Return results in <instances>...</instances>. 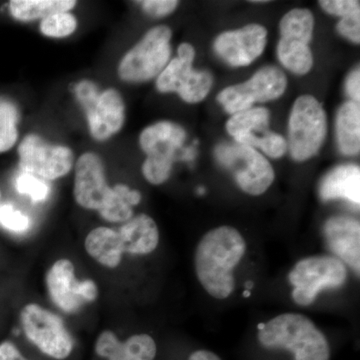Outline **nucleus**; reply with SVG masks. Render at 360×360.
Instances as JSON below:
<instances>
[{
  "instance_id": "obj_11",
  "label": "nucleus",
  "mask_w": 360,
  "mask_h": 360,
  "mask_svg": "<svg viewBox=\"0 0 360 360\" xmlns=\"http://www.w3.org/2000/svg\"><path fill=\"white\" fill-rule=\"evenodd\" d=\"M20 322L27 340L42 354L53 359L63 360L72 352V336L61 317L51 310L37 303H30L21 310Z\"/></svg>"
},
{
  "instance_id": "obj_19",
  "label": "nucleus",
  "mask_w": 360,
  "mask_h": 360,
  "mask_svg": "<svg viewBox=\"0 0 360 360\" xmlns=\"http://www.w3.org/2000/svg\"><path fill=\"white\" fill-rule=\"evenodd\" d=\"M322 200H345L359 205L360 168L354 165L333 168L322 179L319 186Z\"/></svg>"
},
{
  "instance_id": "obj_25",
  "label": "nucleus",
  "mask_w": 360,
  "mask_h": 360,
  "mask_svg": "<svg viewBox=\"0 0 360 360\" xmlns=\"http://www.w3.org/2000/svg\"><path fill=\"white\" fill-rule=\"evenodd\" d=\"M20 112L8 101L0 99V153L11 150L18 139Z\"/></svg>"
},
{
  "instance_id": "obj_40",
  "label": "nucleus",
  "mask_w": 360,
  "mask_h": 360,
  "mask_svg": "<svg viewBox=\"0 0 360 360\" xmlns=\"http://www.w3.org/2000/svg\"><path fill=\"white\" fill-rule=\"evenodd\" d=\"M0 200H1V191H0Z\"/></svg>"
},
{
  "instance_id": "obj_28",
  "label": "nucleus",
  "mask_w": 360,
  "mask_h": 360,
  "mask_svg": "<svg viewBox=\"0 0 360 360\" xmlns=\"http://www.w3.org/2000/svg\"><path fill=\"white\" fill-rule=\"evenodd\" d=\"M127 360H153L156 355V343L150 335H134L122 342Z\"/></svg>"
},
{
  "instance_id": "obj_20",
  "label": "nucleus",
  "mask_w": 360,
  "mask_h": 360,
  "mask_svg": "<svg viewBox=\"0 0 360 360\" xmlns=\"http://www.w3.org/2000/svg\"><path fill=\"white\" fill-rule=\"evenodd\" d=\"M84 248L90 257L108 269H116L124 255L118 231L110 227L98 226L90 231Z\"/></svg>"
},
{
  "instance_id": "obj_24",
  "label": "nucleus",
  "mask_w": 360,
  "mask_h": 360,
  "mask_svg": "<svg viewBox=\"0 0 360 360\" xmlns=\"http://www.w3.org/2000/svg\"><path fill=\"white\" fill-rule=\"evenodd\" d=\"M269 124V111L265 108H251L236 113L226 123V130L233 139L243 135L264 134Z\"/></svg>"
},
{
  "instance_id": "obj_34",
  "label": "nucleus",
  "mask_w": 360,
  "mask_h": 360,
  "mask_svg": "<svg viewBox=\"0 0 360 360\" xmlns=\"http://www.w3.org/2000/svg\"><path fill=\"white\" fill-rule=\"evenodd\" d=\"M137 4L141 6L144 13L151 18H160L174 13L179 2L177 0H143Z\"/></svg>"
},
{
  "instance_id": "obj_31",
  "label": "nucleus",
  "mask_w": 360,
  "mask_h": 360,
  "mask_svg": "<svg viewBox=\"0 0 360 360\" xmlns=\"http://www.w3.org/2000/svg\"><path fill=\"white\" fill-rule=\"evenodd\" d=\"M96 352L98 356L108 360H127L123 352L122 341L111 330H104L97 338Z\"/></svg>"
},
{
  "instance_id": "obj_13",
  "label": "nucleus",
  "mask_w": 360,
  "mask_h": 360,
  "mask_svg": "<svg viewBox=\"0 0 360 360\" xmlns=\"http://www.w3.org/2000/svg\"><path fill=\"white\" fill-rule=\"evenodd\" d=\"M73 198L78 206L99 212L110 200L112 186L108 184L103 158L94 151H85L75 163Z\"/></svg>"
},
{
  "instance_id": "obj_12",
  "label": "nucleus",
  "mask_w": 360,
  "mask_h": 360,
  "mask_svg": "<svg viewBox=\"0 0 360 360\" xmlns=\"http://www.w3.org/2000/svg\"><path fill=\"white\" fill-rule=\"evenodd\" d=\"M288 87V78L281 68L265 66L243 84L231 85L221 90L217 101L229 115H236L253 104L269 103L283 96Z\"/></svg>"
},
{
  "instance_id": "obj_17",
  "label": "nucleus",
  "mask_w": 360,
  "mask_h": 360,
  "mask_svg": "<svg viewBox=\"0 0 360 360\" xmlns=\"http://www.w3.org/2000/svg\"><path fill=\"white\" fill-rule=\"evenodd\" d=\"M186 136V129L179 123L162 120L142 130L139 144L148 158L174 161V156L184 146Z\"/></svg>"
},
{
  "instance_id": "obj_27",
  "label": "nucleus",
  "mask_w": 360,
  "mask_h": 360,
  "mask_svg": "<svg viewBox=\"0 0 360 360\" xmlns=\"http://www.w3.org/2000/svg\"><path fill=\"white\" fill-rule=\"evenodd\" d=\"M234 142L241 146L262 149L265 155L271 158H283L288 148V141L283 135L272 131H266L262 136L255 134L243 135L234 139Z\"/></svg>"
},
{
  "instance_id": "obj_8",
  "label": "nucleus",
  "mask_w": 360,
  "mask_h": 360,
  "mask_svg": "<svg viewBox=\"0 0 360 360\" xmlns=\"http://www.w3.org/2000/svg\"><path fill=\"white\" fill-rule=\"evenodd\" d=\"M288 278L293 286L295 302L307 307L315 302L321 291L340 288L347 283V269L338 258L317 255L298 262Z\"/></svg>"
},
{
  "instance_id": "obj_18",
  "label": "nucleus",
  "mask_w": 360,
  "mask_h": 360,
  "mask_svg": "<svg viewBox=\"0 0 360 360\" xmlns=\"http://www.w3.org/2000/svg\"><path fill=\"white\" fill-rule=\"evenodd\" d=\"M124 253L146 255L153 252L160 243V231L155 220L146 213L135 215L118 229Z\"/></svg>"
},
{
  "instance_id": "obj_9",
  "label": "nucleus",
  "mask_w": 360,
  "mask_h": 360,
  "mask_svg": "<svg viewBox=\"0 0 360 360\" xmlns=\"http://www.w3.org/2000/svg\"><path fill=\"white\" fill-rule=\"evenodd\" d=\"M279 30L277 58L281 65L295 75H307L314 66L309 47L314 30V14L309 9H292L281 18Z\"/></svg>"
},
{
  "instance_id": "obj_33",
  "label": "nucleus",
  "mask_w": 360,
  "mask_h": 360,
  "mask_svg": "<svg viewBox=\"0 0 360 360\" xmlns=\"http://www.w3.org/2000/svg\"><path fill=\"white\" fill-rule=\"evenodd\" d=\"M319 4L326 13L341 18L360 13V2L356 0H321Z\"/></svg>"
},
{
  "instance_id": "obj_23",
  "label": "nucleus",
  "mask_w": 360,
  "mask_h": 360,
  "mask_svg": "<svg viewBox=\"0 0 360 360\" xmlns=\"http://www.w3.org/2000/svg\"><path fill=\"white\" fill-rule=\"evenodd\" d=\"M142 200L141 193L123 184L112 186V193L105 205L99 210L104 220L112 224L129 221L134 215V206L139 205Z\"/></svg>"
},
{
  "instance_id": "obj_37",
  "label": "nucleus",
  "mask_w": 360,
  "mask_h": 360,
  "mask_svg": "<svg viewBox=\"0 0 360 360\" xmlns=\"http://www.w3.org/2000/svg\"><path fill=\"white\" fill-rule=\"evenodd\" d=\"M345 89H347L348 96L352 98V101H354V103H359L360 70L359 68H355V70H352V73L348 75L347 84H345Z\"/></svg>"
},
{
  "instance_id": "obj_30",
  "label": "nucleus",
  "mask_w": 360,
  "mask_h": 360,
  "mask_svg": "<svg viewBox=\"0 0 360 360\" xmlns=\"http://www.w3.org/2000/svg\"><path fill=\"white\" fill-rule=\"evenodd\" d=\"M174 160L146 156L142 163L141 172L144 179L153 186H160L172 176Z\"/></svg>"
},
{
  "instance_id": "obj_26",
  "label": "nucleus",
  "mask_w": 360,
  "mask_h": 360,
  "mask_svg": "<svg viewBox=\"0 0 360 360\" xmlns=\"http://www.w3.org/2000/svg\"><path fill=\"white\" fill-rule=\"evenodd\" d=\"M78 20L70 11H63L46 16L39 21V30L44 37L51 39L70 37L77 32Z\"/></svg>"
},
{
  "instance_id": "obj_5",
  "label": "nucleus",
  "mask_w": 360,
  "mask_h": 360,
  "mask_svg": "<svg viewBox=\"0 0 360 360\" xmlns=\"http://www.w3.org/2000/svg\"><path fill=\"white\" fill-rule=\"evenodd\" d=\"M328 132L326 113L321 103L309 94L293 103L288 123L290 155L296 161L309 160L323 146Z\"/></svg>"
},
{
  "instance_id": "obj_7",
  "label": "nucleus",
  "mask_w": 360,
  "mask_h": 360,
  "mask_svg": "<svg viewBox=\"0 0 360 360\" xmlns=\"http://www.w3.org/2000/svg\"><path fill=\"white\" fill-rule=\"evenodd\" d=\"M214 155L220 165L233 174L241 191L250 195L264 193L276 179L269 161L255 148L224 142L215 148Z\"/></svg>"
},
{
  "instance_id": "obj_4",
  "label": "nucleus",
  "mask_w": 360,
  "mask_h": 360,
  "mask_svg": "<svg viewBox=\"0 0 360 360\" xmlns=\"http://www.w3.org/2000/svg\"><path fill=\"white\" fill-rule=\"evenodd\" d=\"M172 39L169 26L151 27L120 58V79L127 84H143L158 77L172 58Z\"/></svg>"
},
{
  "instance_id": "obj_32",
  "label": "nucleus",
  "mask_w": 360,
  "mask_h": 360,
  "mask_svg": "<svg viewBox=\"0 0 360 360\" xmlns=\"http://www.w3.org/2000/svg\"><path fill=\"white\" fill-rule=\"evenodd\" d=\"M0 225L7 231L22 233L30 229V219L11 203H6L0 205Z\"/></svg>"
},
{
  "instance_id": "obj_38",
  "label": "nucleus",
  "mask_w": 360,
  "mask_h": 360,
  "mask_svg": "<svg viewBox=\"0 0 360 360\" xmlns=\"http://www.w3.org/2000/svg\"><path fill=\"white\" fill-rule=\"evenodd\" d=\"M0 360H30L25 359L20 349L11 341H4L0 345Z\"/></svg>"
},
{
  "instance_id": "obj_2",
  "label": "nucleus",
  "mask_w": 360,
  "mask_h": 360,
  "mask_svg": "<svg viewBox=\"0 0 360 360\" xmlns=\"http://www.w3.org/2000/svg\"><path fill=\"white\" fill-rule=\"evenodd\" d=\"M258 340L269 349H286L295 360H329L330 347L323 333L309 317L284 314L259 326Z\"/></svg>"
},
{
  "instance_id": "obj_36",
  "label": "nucleus",
  "mask_w": 360,
  "mask_h": 360,
  "mask_svg": "<svg viewBox=\"0 0 360 360\" xmlns=\"http://www.w3.org/2000/svg\"><path fill=\"white\" fill-rule=\"evenodd\" d=\"M78 295L84 303L96 302V298L98 297V288L96 283L91 279L80 281Z\"/></svg>"
},
{
  "instance_id": "obj_16",
  "label": "nucleus",
  "mask_w": 360,
  "mask_h": 360,
  "mask_svg": "<svg viewBox=\"0 0 360 360\" xmlns=\"http://www.w3.org/2000/svg\"><path fill=\"white\" fill-rule=\"evenodd\" d=\"M80 281L70 259L63 258L52 264L46 274V288L52 302L68 314H73L85 304L78 295Z\"/></svg>"
},
{
  "instance_id": "obj_15",
  "label": "nucleus",
  "mask_w": 360,
  "mask_h": 360,
  "mask_svg": "<svg viewBox=\"0 0 360 360\" xmlns=\"http://www.w3.org/2000/svg\"><path fill=\"white\" fill-rule=\"evenodd\" d=\"M324 236L329 250L354 272L360 271V224L347 217H333L324 224Z\"/></svg>"
},
{
  "instance_id": "obj_21",
  "label": "nucleus",
  "mask_w": 360,
  "mask_h": 360,
  "mask_svg": "<svg viewBox=\"0 0 360 360\" xmlns=\"http://www.w3.org/2000/svg\"><path fill=\"white\" fill-rule=\"evenodd\" d=\"M336 137L341 153L345 155H359L360 150L359 103H343L336 116Z\"/></svg>"
},
{
  "instance_id": "obj_10",
  "label": "nucleus",
  "mask_w": 360,
  "mask_h": 360,
  "mask_svg": "<svg viewBox=\"0 0 360 360\" xmlns=\"http://www.w3.org/2000/svg\"><path fill=\"white\" fill-rule=\"evenodd\" d=\"M18 153L21 170L45 181L63 179L75 167V155L70 146L53 143L34 132L23 137Z\"/></svg>"
},
{
  "instance_id": "obj_29",
  "label": "nucleus",
  "mask_w": 360,
  "mask_h": 360,
  "mask_svg": "<svg viewBox=\"0 0 360 360\" xmlns=\"http://www.w3.org/2000/svg\"><path fill=\"white\" fill-rule=\"evenodd\" d=\"M15 188L18 193L28 196L32 202H42L51 194V187L47 181L23 172L16 177Z\"/></svg>"
},
{
  "instance_id": "obj_35",
  "label": "nucleus",
  "mask_w": 360,
  "mask_h": 360,
  "mask_svg": "<svg viewBox=\"0 0 360 360\" xmlns=\"http://www.w3.org/2000/svg\"><path fill=\"white\" fill-rule=\"evenodd\" d=\"M338 33L354 44L360 42V13L341 18L336 25Z\"/></svg>"
},
{
  "instance_id": "obj_3",
  "label": "nucleus",
  "mask_w": 360,
  "mask_h": 360,
  "mask_svg": "<svg viewBox=\"0 0 360 360\" xmlns=\"http://www.w3.org/2000/svg\"><path fill=\"white\" fill-rule=\"evenodd\" d=\"M72 94L84 110L87 129L94 141H108L120 134L127 118V106L120 90L101 89L92 80L82 79L73 85Z\"/></svg>"
},
{
  "instance_id": "obj_6",
  "label": "nucleus",
  "mask_w": 360,
  "mask_h": 360,
  "mask_svg": "<svg viewBox=\"0 0 360 360\" xmlns=\"http://www.w3.org/2000/svg\"><path fill=\"white\" fill-rule=\"evenodd\" d=\"M195 49L184 42L177 49V56L168 63L156 77V89L160 94H176L186 103L205 101L212 89L213 77L208 71L195 70Z\"/></svg>"
},
{
  "instance_id": "obj_39",
  "label": "nucleus",
  "mask_w": 360,
  "mask_h": 360,
  "mask_svg": "<svg viewBox=\"0 0 360 360\" xmlns=\"http://www.w3.org/2000/svg\"><path fill=\"white\" fill-rule=\"evenodd\" d=\"M188 360H221L217 354L207 350H198L189 356Z\"/></svg>"
},
{
  "instance_id": "obj_22",
  "label": "nucleus",
  "mask_w": 360,
  "mask_h": 360,
  "mask_svg": "<svg viewBox=\"0 0 360 360\" xmlns=\"http://www.w3.org/2000/svg\"><path fill=\"white\" fill-rule=\"evenodd\" d=\"M77 6L75 0H11L9 13L20 22L41 20L46 16L63 11H71Z\"/></svg>"
},
{
  "instance_id": "obj_1",
  "label": "nucleus",
  "mask_w": 360,
  "mask_h": 360,
  "mask_svg": "<svg viewBox=\"0 0 360 360\" xmlns=\"http://www.w3.org/2000/svg\"><path fill=\"white\" fill-rule=\"evenodd\" d=\"M246 243L240 232L231 226L212 229L201 238L194 266L198 281L207 293L225 300L233 292V270L245 257Z\"/></svg>"
},
{
  "instance_id": "obj_14",
  "label": "nucleus",
  "mask_w": 360,
  "mask_h": 360,
  "mask_svg": "<svg viewBox=\"0 0 360 360\" xmlns=\"http://www.w3.org/2000/svg\"><path fill=\"white\" fill-rule=\"evenodd\" d=\"M266 44V28L253 23L239 30L222 32L215 39L213 49L227 65L245 68L264 53Z\"/></svg>"
}]
</instances>
